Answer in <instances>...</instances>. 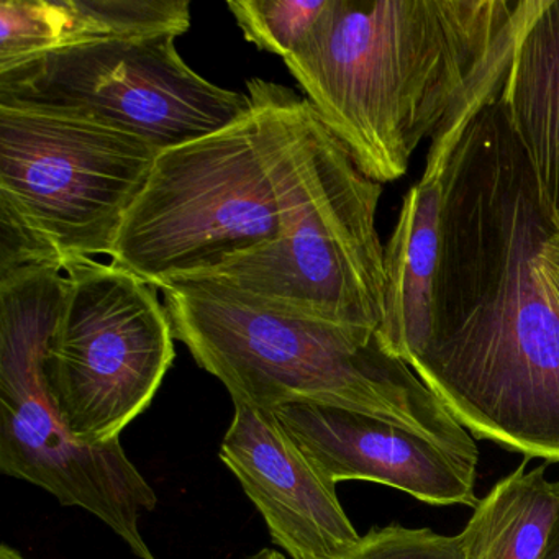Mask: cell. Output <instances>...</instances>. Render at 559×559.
I'll use <instances>...</instances> for the list:
<instances>
[{
	"mask_svg": "<svg viewBox=\"0 0 559 559\" xmlns=\"http://www.w3.org/2000/svg\"><path fill=\"white\" fill-rule=\"evenodd\" d=\"M191 27L188 0H2L0 71L61 48L176 35Z\"/></svg>",
	"mask_w": 559,
	"mask_h": 559,
	"instance_id": "13",
	"label": "cell"
},
{
	"mask_svg": "<svg viewBox=\"0 0 559 559\" xmlns=\"http://www.w3.org/2000/svg\"><path fill=\"white\" fill-rule=\"evenodd\" d=\"M247 87L250 107L230 126L158 153L110 263L158 289L214 276L281 237L309 103L270 81Z\"/></svg>",
	"mask_w": 559,
	"mask_h": 559,
	"instance_id": "4",
	"label": "cell"
},
{
	"mask_svg": "<svg viewBox=\"0 0 559 559\" xmlns=\"http://www.w3.org/2000/svg\"><path fill=\"white\" fill-rule=\"evenodd\" d=\"M0 559H27L17 551V549L12 548L9 545L0 546Z\"/></svg>",
	"mask_w": 559,
	"mask_h": 559,
	"instance_id": "20",
	"label": "cell"
},
{
	"mask_svg": "<svg viewBox=\"0 0 559 559\" xmlns=\"http://www.w3.org/2000/svg\"><path fill=\"white\" fill-rule=\"evenodd\" d=\"M173 333L234 402L348 408L401 425L477 467L469 431L376 333L264 306L214 277L158 287Z\"/></svg>",
	"mask_w": 559,
	"mask_h": 559,
	"instance_id": "3",
	"label": "cell"
},
{
	"mask_svg": "<svg viewBox=\"0 0 559 559\" xmlns=\"http://www.w3.org/2000/svg\"><path fill=\"white\" fill-rule=\"evenodd\" d=\"M247 559H287L284 555H281L276 549H263V551L257 552V555L250 556Z\"/></svg>",
	"mask_w": 559,
	"mask_h": 559,
	"instance_id": "21",
	"label": "cell"
},
{
	"mask_svg": "<svg viewBox=\"0 0 559 559\" xmlns=\"http://www.w3.org/2000/svg\"><path fill=\"white\" fill-rule=\"evenodd\" d=\"M551 234L543 241L542 250L536 257L535 270L546 297L559 313V253L549 240Z\"/></svg>",
	"mask_w": 559,
	"mask_h": 559,
	"instance_id": "18",
	"label": "cell"
},
{
	"mask_svg": "<svg viewBox=\"0 0 559 559\" xmlns=\"http://www.w3.org/2000/svg\"><path fill=\"white\" fill-rule=\"evenodd\" d=\"M515 41L500 51L431 136L427 165L405 194L385 245L384 317L376 336L389 355L407 365L420 352L430 326L440 215L451 158L474 117L500 96Z\"/></svg>",
	"mask_w": 559,
	"mask_h": 559,
	"instance_id": "12",
	"label": "cell"
},
{
	"mask_svg": "<svg viewBox=\"0 0 559 559\" xmlns=\"http://www.w3.org/2000/svg\"><path fill=\"white\" fill-rule=\"evenodd\" d=\"M158 153L76 114L0 103V276L110 257Z\"/></svg>",
	"mask_w": 559,
	"mask_h": 559,
	"instance_id": "5",
	"label": "cell"
},
{
	"mask_svg": "<svg viewBox=\"0 0 559 559\" xmlns=\"http://www.w3.org/2000/svg\"><path fill=\"white\" fill-rule=\"evenodd\" d=\"M549 240H551L552 247L556 248V251L559 253V230H555L551 234V237H549Z\"/></svg>",
	"mask_w": 559,
	"mask_h": 559,
	"instance_id": "22",
	"label": "cell"
},
{
	"mask_svg": "<svg viewBox=\"0 0 559 559\" xmlns=\"http://www.w3.org/2000/svg\"><path fill=\"white\" fill-rule=\"evenodd\" d=\"M64 297V273L28 266L0 276V471L81 507L106 523L140 559H156L139 528L158 503L120 440L73 437L45 379V353Z\"/></svg>",
	"mask_w": 559,
	"mask_h": 559,
	"instance_id": "7",
	"label": "cell"
},
{
	"mask_svg": "<svg viewBox=\"0 0 559 559\" xmlns=\"http://www.w3.org/2000/svg\"><path fill=\"white\" fill-rule=\"evenodd\" d=\"M329 0H231L227 8L258 50L289 58L316 28Z\"/></svg>",
	"mask_w": 559,
	"mask_h": 559,
	"instance_id": "16",
	"label": "cell"
},
{
	"mask_svg": "<svg viewBox=\"0 0 559 559\" xmlns=\"http://www.w3.org/2000/svg\"><path fill=\"white\" fill-rule=\"evenodd\" d=\"M277 420L323 477L368 480L430 506L476 507V467L401 425L348 408L287 404Z\"/></svg>",
	"mask_w": 559,
	"mask_h": 559,
	"instance_id": "11",
	"label": "cell"
},
{
	"mask_svg": "<svg viewBox=\"0 0 559 559\" xmlns=\"http://www.w3.org/2000/svg\"><path fill=\"white\" fill-rule=\"evenodd\" d=\"M552 230L497 97L448 168L430 326L408 366L471 435L546 463H559V313L535 263Z\"/></svg>",
	"mask_w": 559,
	"mask_h": 559,
	"instance_id": "1",
	"label": "cell"
},
{
	"mask_svg": "<svg viewBox=\"0 0 559 559\" xmlns=\"http://www.w3.org/2000/svg\"><path fill=\"white\" fill-rule=\"evenodd\" d=\"M519 469L500 479L474 507L460 533L464 559H539L558 512L546 466Z\"/></svg>",
	"mask_w": 559,
	"mask_h": 559,
	"instance_id": "15",
	"label": "cell"
},
{
	"mask_svg": "<svg viewBox=\"0 0 559 559\" xmlns=\"http://www.w3.org/2000/svg\"><path fill=\"white\" fill-rule=\"evenodd\" d=\"M176 38H119L50 51L0 71V103L76 114L159 152L202 139L243 116L250 99L192 71Z\"/></svg>",
	"mask_w": 559,
	"mask_h": 559,
	"instance_id": "9",
	"label": "cell"
},
{
	"mask_svg": "<svg viewBox=\"0 0 559 559\" xmlns=\"http://www.w3.org/2000/svg\"><path fill=\"white\" fill-rule=\"evenodd\" d=\"M45 353L48 392L86 444L120 440L152 404L175 361V333L158 289L116 264L73 261Z\"/></svg>",
	"mask_w": 559,
	"mask_h": 559,
	"instance_id": "8",
	"label": "cell"
},
{
	"mask_svg": "<svg viewBox=\"0 0 559 559\" xmlns=\"http://www.w3.org/2000/svg\"><path fill=\"white\" fill-rule=\"evenodd\" d=\"M382 185L307 107L293 153L283 234L214 280L264 306L378 333L384 317V250L376 225Z\"/></svg>",
	"mask_w": 559,
	"mask_h": 559,
	"instance_id": "6",
	"label": "cell"
},
{
	"mask_svg": "<svg viewBox=\"0 0 559 559\" xmlns=\"http://www.w3.org/2000/svg\"><path fill=\"white\" fill-rule=\"evenodd\" d=\"M499 104L528 163L543 215L559 230V0H532Z\"/></svg>",
	"mask_w": 559,
	"mask_h": 559,
	"instance_id": "14",
	"label": "cell"
},
{
	"mask_svg": "<svg viewBox=\"0 0 559 559\" xmlns=\"http://www.w3.org/2000/svg\"><path fill=\"white\" fill-rule=\"evenodd\" d=\"M221 460L293 559H336L361 535L330 483L287 433L273 411L234 402Z\"/></svg>",
	"mask_w": 559,
	"mask_h": 559,
	"instance_id": "10",
	"label": "cell"
},
{
	"mask_svg": "<svg viewBox=\"0 0 559 559\" xmlns=\"http://www.w3.org/2000/svg\"><path fill=\"white\" fill-rule=\"evenodd\" d=\"M532 0H329L284 60L310 109L379 185L519 34Z\"/></svg>",
	"mask_w": 559,
	"mask_h": 559,
	"instance_id": "2",
	"label": "cell"
},
{
	"mask_svg": "<svg viewBox=\"0 0 559 559\" xmlns=\"http://www.w3.org/2000/svg\"><path fill=\"white\" fill-rule=\"evenodd\" d=\"M556 492L559 497V483H555ZM539 559H559V506L556 512L555 523H552L551 533H549L548 542H546L545 549H543L542 558Z\"/></svg>",
	"mask_w": 559,
	"mask_h": 559,
	"instance_id": "19",
	"label": "cell"
},
{
	"mask_svg": "<svg viewBox=\"0 0 559 559\" xmlns=\"http://www.w3.org/2000/svg\"><path fill=\"white\" fill-rule=\"evenodd\" d=\"M336 559H464L461 535L402 525L372 528Z\"/></svg>",
	"mask_w": 559,
	"mask_h": 559,
	"instance_id": "17",
	"label": "cell"
}]
</instances>
